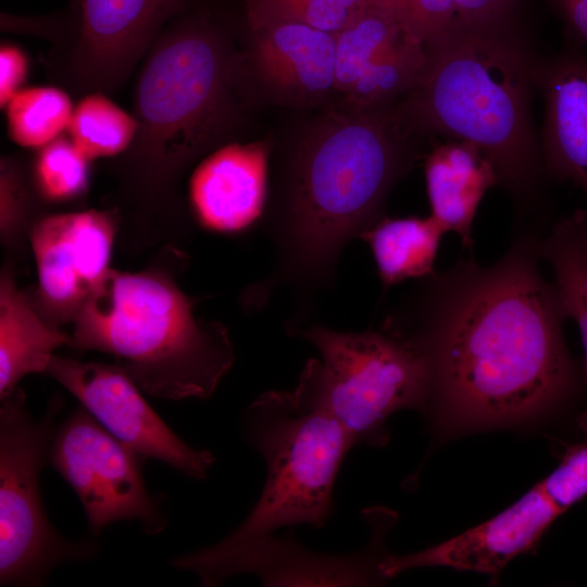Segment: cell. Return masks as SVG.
Masks as SVG:
<instances>
[{"label": "cell", "instance_id": "cell-1", "mask_svg": "<svg viewBox=\"0 0 587 587\" xmlns=\"http://www.w3.org/2000/svg\"><path fill=\"white\" fill-rule=\"evenodd\" d=\"M540 236L522 234L491 265L461 259L421 279L386 317L383 328L426 360L439 432L526 421L585 380L565 341L562 296L539 267Z\"/></svg>", "mask_w": 587, "mask_h": 587}, {"label": "cell", "instance_id": "cell-2", "mask_svg": "<svg viewBox=\"0 0 587 587\" xmlns=\"http://www.w3.org/2000/svg\"><path fill=\"white\" fill-rule=\"evenodd\" d=\"M416 135L392 103L348 108L313 129L290 160L277 205L265 215L277 261L252 294L255 300H266L280 284L307 299L329 284L344 248L384 217L390 189L420 158Z\"/></svg>", "mask_w": 587, "mask_h": 587}, {"label": "cell", "instance_id": "cell-3", "mask_svg": "<svg viewBox=\"0 0 587 587\" xmlns=\"http://www.w3.org/2000/svg\"><path fill=\"white\" fill-rule=\"evenodd\" d=\"M541 54L517 13L453 23L427 45V62L400 109L420 136L476 146L521 209L547 178L532 102Z\"/></svg>", "mask_w": 587, "mask_h": 587}, {"label": "cell", "instance_id": "cell-4", "mask_svg": "<svg viewBox=\"0 0 587 587\" xmlns=\"http://www.w3.org/2000/svg\"><path fill=\"white\" fill-rule=\"evenodd\" d=\"M193 305L165 276L110 268L73 315L68 345L112 355L151 396L208 399L235 355L225 326Z\"/></svg>", "mask_w": 587, "mask_h": 587}, {"label": "cell", "instance_id": "cell-5", "mask_svg": "<svg viewBox=\"0 0 587 587\" xmlns=\"http://www.w3.org/2000/svg\"><path fill=\"white\" fill-rule=\"evenodd\" d=\"M242 425L266 477L247 517L221 540L242 542L297 524L324 526L334 512L339 469L354 446L339 420L296 386L262 394L247 408Z\"/></svg>", "mask_w": 587, "mask_h": 587}, {"label": "cell", "instance_id": "cell-6", "mask_svg": "<svg viewBox=\"0 0 587 587\" xmlns=\"http://www.w3.org/2000/svg\"><path fill=\"white\" fill-rule=\"evenodd\" d=\"M234 73L230 49L212 23L175 20L159 35L139 74L133 143L160 163L198 153L230 117Z\"/></svg>", "mask_w": 587, "mask_h": 587}, {"label": "cell", "instance_id": "cell-7", "mask_svg": "<svg viewBox=\"0 0 587 587\" xmlns=\"http://www.w3.org/2000/svg\"><path fill=\"white\" fill-rule=\"evenodd\" d=\"M295 334L315 346L322 357L308 360L297 386L339 420L354 446L387 444L386 422L391 414L426 409V360L398 335L385 328L338 332L320 324Z\"/></svg>", "mask_w": 587, "mask_h": 587}, {"label": "cell", "instance_id": "cell-8", "mask_svg": "<svg viewBox=\"0 0 587 587\" xmlns=\"http://www.w3.org/2000/svg\"><path fill=\"white\" fill-rule=\"evenodd\" d=\"M60 405L34 420L17 387L0 407V585L42 586L62 564L91 558L97 546L73 542L49 522L40 496V473L49 461Z\"/></svg>", "mask_w": 587, "mask_h": 587}, {"label": "cell", "instance_id": "cell-9", "mask_svg": "<svg viewBox=\"0 0 587 587\" xmlns=\"http://www.w3.org/2000/svg\"><path fill=\"white\" fill-rule=\"evenodd\" d=\"M145 460L79 407L55 425L48 462L77 495L92 535L124 520L155 535L166 519L146 488Z\"/></svg>", "mask_w": 587, "mask_h": 587}, {"label": "cell", "instance_id": "cell-10", "mask_svg": "<svg viewBox=\"0 0 587 587\" xmlns=\"http://www.w3.org/2000/svg\"><path fill=\"white\" fill-rule=\"evenodd\" d=\"M373 532L372 541L348 554H329L303 546L289 532L274 533L237 544L222 540L176 557L170 564L193 573L204 587L251 574L264 586H370L386 580L379 571L385 555Z\"/></svg>", "mask_w": 587, "mask_h": 587}, {"label": "cell", "instance_id": "cell-11", "mask_svg": "<svg viewBox=\"0 0 587 587\" xmlns=\"http://www.w3.org/2000/svg\"><path fill=\"white\" fill-rule=\"evenodd\" d=\"M45 373L75 396L111 435L143 459L166 463L195 479L207 477L215 457L183 441L116 364L82 362L53 354Z\"/></svg>", "mask_w": 587, "mask_h": 587}, {"label": "cell", "instance_id": "cell-12", "mask_svg": "<svg viewBox=\"0 0 587 587\" xmlns=\"http://www.w3.org/2000/svg\"><path fill=\"white\" fill-rule=\"evenodd\" d=\"M427 46L380 0L336 35V93L348 108L392 103L420 82Z\"/></svg>", "mask_w": 587, "mask_h": 587}, {"label": "cell", "instance_id": "cell-13", "mask_svg": "<svg viewBox=\"0 0 587 587\" xmlns=\"http://www.w3.org/2000/svg\"><path fill=\"white\" fill-rule=\"evenodd\" d=\"M190 0H79L73 67L86 88H115Z\"/></svg>", "mask_w": 587, "mask_h": 587}, {"label": "cell", "instance_id": "cell-14", "mask_svg": "<svg viewBox=\"0 0 587 587\" xmlns=\"http://www.w3.org/2000/svg\"><path fill=\"white\" fill-rule=\"evenodd\" d=\"M564 512L538 483L504 511L451 539L410 554H385L379 571L386 580L426 566L472 571L495 578L512 559L529 551Z\"/></svg>", "mask_w": 587, "mask_h": 587}, {"label": "cell", "instance_id": "cell-15", "mask_svg": "<svg viewBox=\"0 0 587 587\" xmlns=\"http://www.w3.org/2000/svg\"><path fill=\"white\" fill-rule=\"evenodd\" d=\"M113 220L105 212L53 215L32 230L42 297L72 316L107 274L114 239Z\"/></svg>", "mask_w": 587, "mask_h": 587}, {"label": "cell", "instance_id": "cell-16", "mask_svg": "<svg viewBox=\"0 0 587 587\" xmlns=\"http://www.w3.org/2000/svg\"><path fill=\"white\" fill-rule=\"evenodd\" d=\"M536 86L545 104L540 148L546 175L573 183L587 200V51L571 45L542 55Z\"/></svg>", "mask_w": 587, "mask_h": 587}, {"label": "cell", "instance_id": "cell-17", "mask_svg": "<svg viewBox=\"0 0 587 587\" xmlns=\"http://www.w3.org/2000/svg\"><path fill=\"white\" fill-rule=\"evenodd\" d=\"M250 28L255 70L284 102L310 105L336 92V35L290 20Z\"/></svg>", "mask_w": 587, "mask_h": 587}, {"label": "cell", "instance_id": "cell-18", "mask_svg": "<svg viewBox=\"0 0 587 587\" xmlns=\"http://www.w3.org/2000/svg\"><path fill=\"white\" fill-rule=\"evenodd\" d=\"M268 157L266 141L230 143L198 165L190 179V199L204 226L237 232L263 213Z\"/></svg>", "mask_w": 587, "mask_h": 587}, {"label": "cell", "instance_id": "cell-19", "mask_svg": "<svg viewBox=\"0 0 587 587\" xmlns=\"http://www.w3.org/2000/svg\"><path fill=\"white\" fill-rule=\"evenodd\" d=\"M424 172L430 215L471 249L478 205L488 189L500 185L495 165L473 143L446 140L426 154Z\"/></svg>", "mask_w": 587, "mask_h": 587}, {"label": "cell", "instance_id": "cell-20", "mask_svg": "<svg viewBox=\"0 0 587 587\" xmlns=\"http://www.w3.org/2000/svg\"><path fill=\"white\" fill-rule=\"evenodd\" d=\"M70 344V335L49 326L32 309L13 279L0 283V397L27 374L45 373L53 351Z\"/></svg>", "mask_w": 587, "mask_h": 587}, {"label": "cell", "instance_id": "cell-21", "mask_svg": "<svg viewBox=\"0 0 587 587\" xmlns=\"http://www.w3.org/2000/svg\"><path fill=\"white\" fill-rule=\"evenodd\" d=\"M446 230L432 216L382 217L361 239L374 255L384 288L435 274V261Z\"/></svg>", "mask_w": 587, "mask_h": 587}, {"label": "cell", "instance_id": "cell-22", "mask_svg": "<svg viewBox=\"0 0 587 587\" xmlns=\"http://www.w3.org/2000/svg\"><path fill=\"white\" fill-rule=\"evenodd\" d=\"M537 251L551 265L569 317L577 325L587 387V209H577L554 222L547 235L540 236ZM577 425L587 435V405Z\"/></svg>", "mask_w": 587, "mask_h": 587}, {"label": "cell", "instance_id": "cell-23", "mask_svg": "<svg viewBox=\"0 0 587 587\" xmlns=\"http://www.w3.org/2000/svg\"><path fill=\"white\" fill-rule=\"evenodd\" d=\"M67 130L76 148L92 160L133 145L138 122L102 93H90L73 109Z\"/></svg>", "mask_w": 587, "mask_h": 587}, {"label": "cell", "instance_id": "cell-24", "mask_svg": "<svg viewBox=\"0 0 587 587\" xmlns=\"http://www.w3.org/2000/svg\"><path fill=\"white\" fill-rule=\"evenodd\" d=\"M11 139L22 147H43L68 127L70 97L53 87L18 90L5 105Z\"/></svg>", "mask_w": 587, "mask_h": 587}, {"label": "cell", "instance_id": "cell-25", "mask_svg": "<svg viewBox=\"0 0 587 587\" xmlns=\"http://www.w3.org/2000/svg\"><path fill=\"white\" fill-rule=\"evenodd\" d=\"M376 0H248L249 25L270 20L297 21L337 35Z\"/></svg>", "mask_w": 587, "mask_h": 587}, {"label": "cell", "instance_id": "cell-26", "mask_svg": "<svg viewBox=\"0 0 587 587\" xmlns=\"http://www.w3.org/2000/svg\"><path fill=\"white\" fill-rule=\"evenodd\" d=\"M89 161L71 138L59 136L45 145L36 162L41 191L53 200L79 196L87 187Z\"/></svg>", "mask_w": 587, "mask_h": 587}, {"label": "cell", "instance_id": "cell-27", "mask_svg": "<svg viewBox=\"0 0 587 587\" xmlns=\"http://www.w3.org/2000/svg\"><path fill=\"white\" fill-rule=\"evenodd\" d=\"M426 46L457 18L455 0H380Z\"/></svg>", "mask_w": 587, "mask_h": 587}, {"label": "cell", "instance_id": "cell-28", "mask_svg": "<svg viewBox=\"0 0 587 587\" xmlns=\"http://www.w3.org/2000/svg\"><path fill=\"white\" fill-rule=\"evenodd\" d=\"M548 497L566 511L587 496V444L570 447L559 465L541 482Z\"/></svg>", "mask_w": 587, "mask_h": 587}, {"label": "cell", "instance_id": "cell-29", "mask_svg": "<svg viewBox=\"0 0 587 587\" xmlns=\"http://www.w3.org/2000/svg\"><path fill=\"white\" fill-rule=\"evenodd\" d=\"M27 59L21 49L4 45L0 49V103L4 108L20 90L27 74Z\"/></svg>", "mask_w": 587, "mask_h": 587}, {"label": "cell", "instance_id": "cell-30", "mask_svg": "<svg viewBox=\"0 0 587 587\" xmlns=\"http://www.w3.org/2000/svg\"><path fill=\"white\" fill-rule=\"evenodd\" d=\"M562 21L571 45L587 51V0H546Z\"/></svg>", "mask_w": 587, "mask_h": 587}, {"label": "cell", "instance_id": "cell-31", "mask_svg": "<svg viewBox=\"0 0 587 587\" xmlns=\"http://www.w3.org/2000/svg\"><path fill=\"white\" fill-rule=\"evenodd\" d=\"M523 0H455L457 18L489 21L514 15Z\"/></svg>", "mask_w": 587, "mask_h": 587}, {"label": "cell", "instance_id": "cell-32", "mask_svg": "<svg viewBox=\"0 0 587 587\" xmlns=\"http://www.w3.org/2000/svg\"><path fill=\"white\" fill-rule=\"evenodd\" d=\"M246 1H248V0H246Z\"/></svg>", "mask_w": 587, "mask_h": 587}]
</instances>
